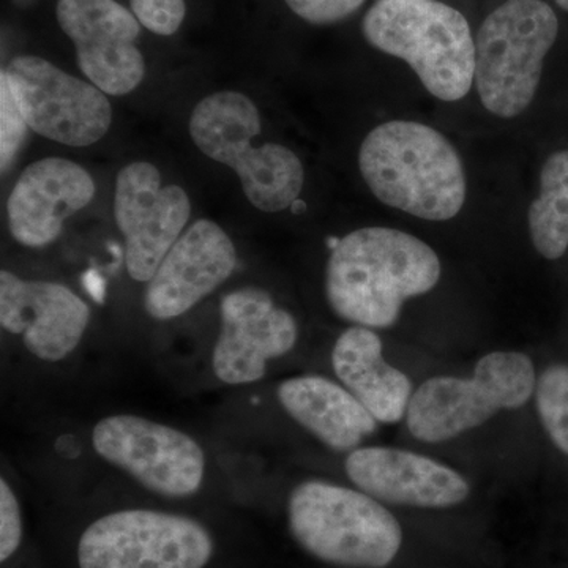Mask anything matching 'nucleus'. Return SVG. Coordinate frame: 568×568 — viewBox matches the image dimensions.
Here are the masks:
<instances>
[{
  "label": "nucleus",
  "instance_id": "24",
  "mask_svg": "<svg viewBox=\"0 0 568 568\" xmlns=\"http://www.w3.org/2000/svg\"><path fill=\"white\" fill-rule=\"evenodd\" d=\"M21 508L7 478L0 480V562H7L20 548Z\"/></svg>",
  "mask_w": 568,
  "mask_h": 568
},
{
  "label": "nucleus",
  "instance_id": "4",
  "mask_svg": "<svg viewBox=\"0 0 568 568\" xmlns=\"http://www.w3.org/2000/svg\"><path fill=\"white\" fill-rule=\"evenodd\" d=\"M362 32L373 48L405 61L436 99L458 102L473 89L476 41L454 7L437 0H377Z\"/></svg>",
  "mask_w": 568,
  "mask_h": 568
},
{
  "label": "nucleus",
  "instance_id": "17",
  "mask_svg": "<svg viewBox=\"0 0 568 568\" xmlns=\"http://www.w3.org/2000/svg\"><path fill=\"white\" fill-rule=\"evenodd\" d=\"M92 175L70 160H39L29 164L7 203L10 233L18 244L41 248L61 235L63 223L91 204Z\"/></svg>",
  "mask_w": 568,
  "mask_h": 568
},
{
  "label": "nucleus",
  "instance_id": "25",
  "mask_svg": "<svg viewBox=\"0 0 568 568\" xmlns=\"http://www.w3.org/2000/svg\"><path fill=\"white\" fill-rule=\"evenodd\" d=\"M297 17L312 24H332L346 20L365 0H284Z\"/></svg>",
  "mask_w": 568,
  "mask_h": 568
},
{
  "label": "nucleus",
  "instance_id": "9",
  "mask_svg": "<svg viewBox=\"0 0 568 568\" xmlns=\"http://www.w3.org/2000/svg\"><path fill=\"white\" fill-rule=\"evenodd\" d=\"M100 458L129 474L142 488L182 499L200 491L204 448L185 432L133 414L104 417L92 429Z\"/></svg>",
  "mask_w": 568,
  "mask_h": 568
},
{
  "label": "nucleus",
  "instance_id": "10",
  "mask_svg": "<svg viewBox=\"0 0 568 568\" xmlns=\"http://www.w3.org/2000/svg\"><path fill=\"white\" fill-rule=\"evenodd\" d=\"M0 77L6 78L29 129L48 140L85 148L110 130L112 108L106 93L47 59L20 55Z\"/></svg>",
  "mask_w": 568,
  "mask_h": 568
},
{
  "label": "nucleus",
  "instance_id": "15",
  "mask_svg": "<svg viewBox=\"0 0 568 568\" xmlns=\"http://www.w3.org/2000/svg\"><path fill=\"white\" fill-rule=\"evenodd\" d=\"M91 323V308L61 283L0 272V325L21 336L39 361L58 364L74 353Z\"/></svg>",
  "mask_w": 568,
  "mask_h": 568
},
{
  "label": "nucleus",
  "instance_id": "19",
  "mask_svg": "<svg viewBox=\"0 0 568 568\" xmlns=\"http://www.w3.org/2000/svg\"><path fill=\"white\" fill-rule=\"evenodd\" d=\"M336 381L369 410L381 425L405 422L413 398V381L388 364L377 331L351 325L335 339L331 354Z\"/></svg>",
  "mask_w": 568,
  "mask_h": 568
},
{
  "label": "nucleus",
  "instance_id": "1",
  "mask_svg": "<svg viewBox=\"0 0 568 568\" xmlns=\"http://www.w3.org/2000/svg\"><path fill=\"white\" fill-rule=\"evenodd\" d=\"M443 274L435 250L392 227H361L339 239L325 265V297L351 325L394 327L410 298L435 290Z\"/></svg>",
  "mask_w": 568,
  "mask_h": 568
},
{
  "label": "nucleus",
  "instance_id": "26",
  "mask_svg": "<svg viewBox=\"0 0 568 568\" xmlns=\"http://www.w3.org/2000/svg\"><path fill=\"white\" fill-rule=\"evenodd\" d=\"M291 209H293L294 213H301L302 211H305L306 205L304 201L297 200L293 205H291Z\"/></svg>",
  "mask_w": 568,
  "mask_h": 568
},
{
  "label": "nucleus",
  "instance_id": "12",
  "mask_svg": "<svg viewBox=\"0 0 568 568\" xmlns=\"http://www.w3.org/2000/svg\"><path fill=\"white\" fill-rule=\"evenodd\" d=\"M220 320L212 369L226 386L263 381L268 364L290 354L298 342L293 313L276 305L274 297L260 287H241L224 295Z\"/></svg>",
  "mask_w": 568,
  "mask_h": 568
},
{
  "label": "nucleus",
  "instance_id": "16",
  "mask_svg": "<svg viewBox=\"0 0 568 568\" xmlns=\"http://www.w3.org/2000/svg\"><path fill=\"white\" fill-rule=\"evenodd\" d=\"M235 267L237 252L230 235L211 220H197L145 284L144 310L156 321L181 317L219 290Z\"/></svg>",
  "mask_w": 568,
  "mask_h": 568
},
{
  "label": "nucleus",
  "instance_id": "21",
  "mask_svg": "<svg viewBox=\"0 0 568 568\" xmlns=\"http://www.w3.org/2000/svg\"><path fill=\"white\" fill-rule=\"evenodd\" d=\"M534 402L551 443L568 457V366L551 365L537 377Z\"/></svg>",
  "mask_w": 568,
  "mask_h": 568
},
{
  "label": "nucleus",
  "instance_id": "27",
  "mask_svg": "<svg viewBox=\"0 0 568 568\" xmlns=\"http://www.w3.org/2000/svg\"><path fill=\"white\" fill-rule=\"evenodd\" d=\"M556 3H558L560 9L568 11V0H556Z\"/></svg>",
  "mask_w": 568,
  "mask_h": 568
},
{
  "label": "nucleus",
  "instance_id": "23",
  "mask_svg": "<svg viewBox=\"0 0 568 568\" xmlns=\"http://www.w3.org/2000/svg\"><path fill=\"white\" fill-rule=\"evenodd\" d=\"M130 6L136 20L156 36H173L185 20L183 0H130Z\"/></svg>",
  "mask_w": 568,
  "mask_h": 568
},
{
  "label": "nucleus",
  "instance_id": "7",
  "mask_svg": "<svg viewBox=\"0 0 568 568\" xmlns=\"http://www.w3.org/2000/svg\"><path fill=\"white\" fill-rule=\"evenodd\" d=\"M559 21L541 0H507L478 29L476 88L485 110L500 119L523 114L534 97Z\"/></svg>",
  "mask_w": 568,
  "mask_h": 568
},
{
  "label": "nucleus",
  "instance_id": "8",
  "mask_svg": "<svg viewBox=\"0 0 568 568\" xmlns=\"http://www.w3.org/2000/svg\"><path fill=\"white\" fill-rule=\"evenodd\" d=\"M212 555L211 532L200 521L151 508L104 515L78 544L80 568H204Z\"/></svg>",
  "mask_w": 568,
  "mask_h": 568
},
{
  "label": "nucleus",
  "instance_id": "3",
  "mask_svg": "<svg viewBox=\"0 0 568 568\" xmlns=\"http://www.w3.org/2000/svg\"><path fill=\"white\" fill-rule=\"evenodd\" d=\"M287 525L298 547L331 566L386 568L403 545L402 525L386 504L321 478L295 485Z\"/></svg>",
  "mask_w": 568,
  "mask_h": 568
},
{
  "label": "nucleus",
  "instance_id": "18",
  "mask_svg": "<svg viewBox=\"0 0 568 568\" xmlns=\"http://www.w3.org/2000/svg\"><path fill=\"white\" fill-rule=\"evenodd\" d=\"M280 406L321 444L338 454L365 446L379 422L342 383L327 376L301 375L283 381Z\"/></svg>",
  "mask_w": 568,
  "mask_h": 568
},
{
  "label": "nucleus",
  "instance_id": "22",
  "mask_svg": "<svg viewBox=\"0 0 568 568\" xmlns=\"http://www.w3.org/2000/svg\"><path fill=\"white\" fill-rule=\"evenodd\" d=\"M0 163L2 173L11 166L28 134L29 125L14 102L7 80L0 77Z\"/></svg>",
  "mask_w": 568,
  "mask_h": 568
},
{
  "label": "nucleus",
  "instance_id": "5",
  "mask_svg": "<svg viewBox=\"0 0 568 568\" xmlns=\"http://www.w3.org/2000/svg\"><path fill=\"white\" fill-rule=\"evenodd\" d=\"M537 377L532 358L521 351L481 355L467 376L428 377L410 398L405 417L407 433L425 444L458 439L497 414L528 405Z\"/></svg>",
  "mask_w": 568,
  "mask_h": 568
},
{
  "label": "nucleus",
  "instance_id": "6",
  "mask_svg": "<svg viewBox=\"0 0 568 568\" xmlns=\"http://www.w3.org/2000/svg\"><path fill=\"white\" fill-rule=\"evenodd\" d=\"M261 115L252 99L224 91L205 97L190 118V134L204 155L226 164L242 182L246 200L267 213L291 209L304 189L305 171L291 149L275 142L254 148Z\"/></svg>",
  "mask_w": 568,
  "mask_h": 568
},
{
  "label": "nucleus",
  "instance_id": "11",
  "mask_svg": "<svg viewBox=\"0 0 568 568\" xmlns=\"http://www.w3.org/2000/svg\"><path fill=\"white\" fill-rule=\"evenodd\" d=\"M190 215L189 194L179 185H163L153 164L134 162L123 168L115 181L114 216L125 239L130 278L138 283L152 278Z\"/></svg>",
  "mask_w": 568,
  "mask_h": 568
},
{
  "label": "nucleus",
  "instance_id": "14",
  "mask_svg": "<svg viewBox=\"0 0 568 568\" xmlns=\"http://www.w3.org/2000/svg\"><path fill=\"white\" fill-rule=\"evenodd\" d=\"M345 473L355 488L386 506L440 510L466 503L473 491L455 467L407 448H355L346 455Z\"/></svg>",
  "mask_w": 568,
  "mask_h": 568
},
{
  "label": "nucleus",
  "instance_id": "13",
  "mask_svg": "<svg viewBox=\"0 0 568 568\" xmlns=\"http://www.w3.org/2000/svg\"><path fill=\"white\" fill-rule=\"evenodd\" d=\"M55 17L77 48L78 65L93 85L121 97L144 80L136 40L141 22L115 0H59Z\"/></svg>",
  "mask_w": 568,
  "mask_h": 568
},
{
  "label": "nucleus",
  "instance_id": "20",
  "mask_svg": "<svg viewBox=\"0 0 568 568\" xmlns=\"http://www.w3.org/2000/svg\"><path fill=\"white\" fill-rule=\"evenodd\" d=\"M538 254L559 260L568 248V151L552 153L541 168L540 194L528 212Z\"/></svg>",
  "mask_w": 568,
  "mask_h": 568
},
{
  "label": "nucleus",
  "instance_id": "2",
  "mask_svg": "<svg viewBox=\"0 0 568 568\" xmlns=\"http://www.w3.org/2000/svg\"><path fill=\"white\" fill-rule=\"evenodd\" d=\"M358 168L381 203L417 219L447 222L466 203V171L457 148L425 123L376 126L362 142Z\"/></svg>",
  "mask_w": 568,
  "mask_h": 568
}]
</instances>
